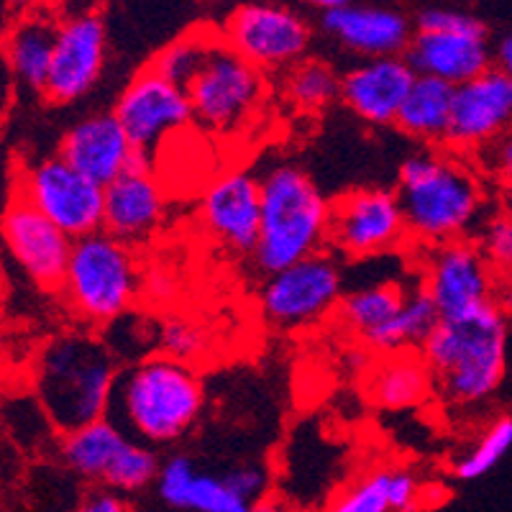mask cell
<instances>
[{"mask_svg":"<svg viewBox=\"0 0 512 512\" xmlns=\"http://www.w3.org/2000/svg\"><path fill=\"white\" fill-rule=\"evenodd\" d=\"M433 377L423 356L413 351L390 354L369 377V397L384 410H408L420 405L431 392Z\"/></svg>","mask_w":512,"mask_h":512,"instance_id":"f1b7e54d","label":"cell"},{"mask_svg":"<svg viewBox=\"0 0 512 512\" xmlns=\"http://www.w3.org/2000/svg\"><path fill=\"white\" fill-rule=\"evenodd\" d=\"M210 36L213 34H192L185 36V39H177L175 44H169L167 49H162L152 59L149 67L154 72H159L162 77H167L169 82H175L180 88H187L192 77H195V72H198L200 62H203Z\"/></svg>","mask_w":512,"mask_h":512,"instance_id":"d6a6232c","label":"cell"},{"mask_svg":"<svg viewBox=\"0 0 512 512\" xmlns=\"http://www.w3.org/2000/svg\"><path fill=\"white\" fill-rule=\"evenodd\" d=\"M249 512H305L303 507L292 505V502L280 500V497H264L256 505H251Z\"/></svg>","mask_w":512,"mask_h":512,"instance_id":"ab89813d","label":"cell"},{"mask_svg":"<svg viewBox=\"0 0 512 512\" xmlns=\"http://www.w3.org/2000/svg\"><path fill=\"white\" fill-rule=\"evenodd\" d=\"M512 448V418H497L479 433L477 441L466 448L464 454L454 459L456 479L472 482V479L484 477L510 454Z\"/></svg>","mask_w":512,"mask_h":512,"instance_id":"1f68e13d","label":"cell"},{"mask_svg":"<svg viewBox=\"0 0 512 512\" xmlns=\"http://www.w3.org/2000/svg\"><path fill=\"white\" fill-rule=\"evenodd\" d=\"M205 392L190 364L157 354L118 374L108 418L139 443L169 446L198 425Z\"/></svg>","mask_w":512,"mask_h":512,"instance_id":"277c9868","label":"cell"},{"mask_svg":"<svg viewBox=\"0 0 512 512\" xmlns=\"http://www.w3.org/2000/svg\"><path fill=\"white\" fill-rule=\"evenodd\" d=\"M113 116L144 157L192 121V108L185 88L146 67L118 95Z\"/></svg>","mask_w":512,"mask_h":512,"instance_id":"2e32d148","label":"cell"},{"mask_svg":"<svg viewBox=\"0 0 512 512\" xmlns=\"http://www.w3.org/2000/svg\"><path fill=\"white\" fill-rule=\"evenodd\" d=\"M54 41H57L54 18L36 13L16 24L6 41V59L16 82L36 93H44L49 70H52Z\"/></svg>","mask_w":512,"mask_h":512,"instance_id":"484cf974","label":"cell"},{"mask_svg":"<svg viewBox=\"0 0 512 512\" xmlns=\"http://www.w3.org/2000/svg\"><path fill=\"white\" fill-rule=\"evenodd\" d=\"M477 246L497 277L512 274V218L505 213L489 218L482 226Z\"/></svg>","mask_w":512,"mask_h":512,"instance_id":"e575fe53","label":"cell"},{"mask_svg":"<svg viewBox=\"0 0 512 512\" xmlns=\"http://www.w3.org/2000/svg\"><path fill=\"white\" fill-rule=\"evenodd\" d=\"M495 305L505 318H512V274L497 277V290H495Z\"/></svg>","mask_w":512,"mask_h":512,"instance_id":"f35d334b","label":"cell"},{"mask_svg":"<svg viewBox=\"0 0 512 512\" xmlns=\"http://www.w3.org/2000/svg\"><path fill=\"white\" fill-rule=\"evenodd\" d=\"M59 456L72 474L123 497L157 482L162 466L152 448L128 436L111 418L62 433Z\"/></svg>","mask_w":512,"mask_h":512,"instance_id":"ba28073f","label":"cell"},{"mask_svg":"<svg viewBox=\"0 0 512 512\" xmlns=\"http://www.w3.org/2000/svg\"><path fill=\"white\" fill-rule=\"evenodd\" d=\"M405 218L392 190H354L331 205L328 241L351 259H369L397 249L405 241Z\"/></svg>","mask_w":512,"mask_h":512,"instance_id":"5bb4252c","label":"cell"},{"mask_svg":"<svg viewBox=\"0 0 512 512\" xmlns=\"http://www.w3.org/2000/svg\"><path fill=\"white\" fill-rule=\"evenodd\" d=\"M479 159L487 167V172L497 177H510L512 175V128L505 131L502 136H497L495 141H489L484 149H479Z\"/></svg>","mask_w":512,"mask_h":512,"instance_id":"8d00e7d4","label":"cell"},{"mask_svg":"<svg viewBox=\"0 0 512 512\" xmlns=\"http://www.w3.org/2000/svg\"><path fill=\"white\" fill-rule=\"evenodd\" d=\"M320 26L338 47L359 59L400 57L408 52L415 26L402 11L367 3H349L344 8L323 13Z\"/></svg>","mask_w":512,"mask_h":512,"instance_id":"7402d4cb","label":"cell"},{"mask_svg":"<svg viewBox=\"0 0 512 512\" xmlns=\"http://www.w3.org/2000/svg\"><path fill=\"white\" fill-rule=\"evenodd\" d=\"M139 290L141 272L131 246L105 231L72 244L59 292L77 318L90 326H111L131 310Z\"/></svg>","mask_w":512,"mask_h":512,"instance_id":"8992f818","label":"cell"},{"mask_svg":"<svg viewBox=\"0 0 512 512\" xmlns=\"http://www.w3.org/2000/svg\"><path fill=\"white\" fill-rule=\"evenodd\" d=\"M423 505V482L418 474L405 466H390L354 484L328 512H418Z\"/></svg>","mask_w":512,"mask_h":512,"instance_id":"d4e9b609","label":"cell"},{"mask_svg":"<svg viewBox=\"0 0 512 512\" xmlns=\"http://www.w3.org/2000/svg\"><path fill=\"white\" fill-rule=\"evenodd\" d=\"M108 52V34L95 8L72 11L57 21L52 70L47 77V95L52 103H75L98 85Z\"/></svg>","mask_w":512,"mask_h":512,"instance_id":"9a60e30c","label":"cell"},{"mask_svg":"<svg viewBox=\"0 0 512 512\" xmlns=\"http://www.w3.org/2000/svg\"><path fill=\"white\" fill-rule=\"evenodd\" d=\"M18 198L62 228L72 241L103 231V187L62 157H44L18 175Z\"/></svg>","mask_w":512,"mask_h":512,"instance_id":"7c38bea8","label":"cell"},{"mask_svg":"<svg viewBox=\"0 0 512 512\" xmlns=\"http://www.w3.org/2000/svg\"><path fill=\"white\" fill-rule=\"evenodd\" d=\"M495 62H497V70L505 72V75L512 80V31L500 41V44H497Z\"/></svg>","mask_w":512,"mask_h":512,"instance_id":"60d3db41","label":"cell"},{"mask_svg":"<svg viewBox=\"0 0 512 512\" xmlns=\"http://www.w3.org/2000/svg\"><path fill=\"white\" fill-rule=\"evenodd\" d=\"M285 95L297 111L320 113L326 111L333 100L341 98V77L331 64L308 59L287 72Z\"/></svg>","mask_w":512,"mask_h":512,"instance_id":"4dcf8cb0","label":"cell"},{"mask_svg":"<svg viewBox=\"0 0 512 512\" xmlns=\"http://www.w3.org/2000/svg\"><path fill=\"white\" fill-rule=\"evenodd\" d=\"M500 205H502V213L507 218H512V175L505 177L500 185Z\"/></svg>","mask_w":512,"mask_h":512,"instance_id":"7bdbcfd3","label":"cell"},{"mask_svg":"<svg viewBox=\"0 0 512 512\" xmlns=\"http://www.w3.org/2000/svg\"><path fill=\"white\" fill-rule=\"evenodd\" d=\"M420 287L441 318H461L495 303L497 274L477 244L459 239L428 249Z\"/></svg>","mask_w":512,"mask_h":512,"instance_id":"4fadbf2b","label":"cell"},{"mask_svg":"<svg viewBox=\"0 0 512 512\" xmlns=\"http://www.w3.org/2000/svg\"><path fill=\"white\" fill-rule=\"evenodd\" d=\"M192 118L216 134H236L259 113L264 72L233 52L221 34L210 36L198 72L187 85Z\"/></svg>","mask_w":512,"mask_h":512,"instance_id":"52a82bcc","label":"cell"},{"mask_svg":"<svg viewBox=\"0 0 512 512\" xmlns=\"http://www.w3.org/2000/svg\"><path fill=\"white\" fill-rule=\"evenodd\" d=\"M47 3H52V0H6V6L11 8L13 13H18V16H36V11L39 8H44Z\"/></svg>","mask_w":512,"mask_h":512,"instance_id":"b9f144b4","label":"cell"},{"mask_svg":"<svg viewBox=\"0 0 512 512\" xmlns=\"http://www.w3.org/2000/svg\"><path fill=\"white\" fill-rule=\"evenodd\" d=\"M72 512H131V507H128L126 497L118 495V492H113V489H93L85 500L80 502V505L75 507Z\"/></svg>","mask_w":512,"mask_h":512,"instance_id":"74e56055","label":"cell"},{"mask_svg":"<svg viewBox=\"0 0 512 512\" xmlns=\"http://www.w3.org/2000/svg\"><path fill=\"white\" fill-rule=\"evenodd\" d=\"M405 59L415 75L436 77L451 88L492 70L487 29L477 18L454 8H425L418 13Z\"/></svg>","mask_w":512,"mask_h":512,"instance_id":"9c48e42d","label":"cell"},{"mask_svg":"<svg viewBox=\"0 0 512 512\" xmlns=\"http://www.w3.org/2000/svg\"><path fill=\"white\" fill-rule=\"evenodd\" d=\"M223 477H226L228 487H231L241 500L249 502V505H256L259 500H264V492H267L269 482L264 466L246 461V464H236L233 469L223 472Z\"/></svg>","mask_w":512,"mask_h":512,"instance_id":"d590c367","label":"cell"},{"mask_svg":"<svg viewBox=\"0 0 512 512\" xmlns=\"http://www.w3.org/2000/svg\"><path fill=\"white\" fill-rule=\"evenodd\" d=\"M310 8H315V11H336V8H344L349 6V3H354V0H305Z\"/></svg>","mask_w":512,"mask_h":512,"instance_id":"ee69618b","label":"cell"},{"mask_svg":"<svg viewBox=\"0 0 512 512\" xmlns=\"http://www.w3.org/2000/svg\"><path fill=\"white\" fill-rule=\"evenodd\" d=\"M59 8H64L67 13L72 11H85V8H93L95 0H52Z\"/></svg>","mask_w":512,"mask_h":512,"instance_id":"f6af8a7d","label":"cell"},{"mask_svg":"<svg viewBox=\"0 0 512 512\" xmlns=\"http://www.w3.org/2000/svg\"><path fill=\"white\" fill-rule=\"evenodd\" d=\"M157 492L169 507L185 512H249V502L228 487L223 474L205 472L185 454L169 456L157 474Z\"/></svg>","mask_w":512,"mask_h":512,"instance_id":"cb8c5ba5","label":"cell"},{"mask_svg":"<svg viewBox=\"0 0 512 512\" xmlns=\"http://www.w3.org/2000/svg\"><path fill=\"white\" fill-rule=\"evenodd\" d=\"M395 195L405 231L425 249L464 239L484 208L477 172L464 159L443 152H418L405 159Z\"/></svg>","mask_w":512,"mask_h":512,"instance_id":"6da1fadb","label":"cell"},{"mask_svg":"<svg viewBox=\"0 0 512 512\" xmlns=\"http://www.w3.org/2000/svg\"><path fill=\"white\" fill-rule=\"evenodd\" d=\"M433 387L451 408H474L495 395L507 369V320L495 303L461 318H441L423 344Z\"/></svg>","mask_w":512,"mask_h":512,"instance_id":"3957f363","label":"cell"},{"mask_svg":"<svg viewBox=\"0 0 512 512\" xmlns=\"http://www.w3.org/2000/svg\"><path fill=\"white\" fill-rule=\"evenodd\" d=\"M167 216V195L157 177L136 164L126 175L103 187V231L134 246L149 241Z\"/></svg>","mask_w":512,"mask_h":512,"instance_id":"603a6c76","label":"cell"},{"mask_svg":"<svg viewBox=\"0 0 512 512\" xmlns=\"http://www.w3.org/2000/svg\"><path fill=\"white\" fill-rule=\"evenodd\" d=\"M262 221L254 246V264L274 274L290 264L320 254L328 244L331 203L295 164H274L259 177Z\"/></svg>","mask_w":512,"mask_h":512,"instance_id":"5b68a950","label":"cell"},{"mask_svg":"<svg viewBox=\"0 0 512 512\" xmlns=\"http://www.w3.org/2000/svg\"><path fill=\"white\" fill-rule=\"evenodd\" d=\"M405 297H408V290L397 282H372V285L356 287L341 297L336 308L338 320L346 331L372 346L379 333L400 313Z\"/></svg>","mask_w":512,"mask_h":512,"instance_id":"83f0119b","label":"cell"},{"mask_svg":"<svg viewBox=\"0 0 512 512\" xmlns=\"http://www.w3.org/2000/svg\"><path fill=\"white\" fill-rule=\"evenodd\" d=\"M205 233L231 254H254L262 221V185L246 169H231L210 182L200 200Z\"/></svg>","mask_w":512,"mask_h":512,"instance_id":"e0dca14e","label":"cell"},{"mask_svg":"<svg viewBox=\"0 0 512 512\" xmlns=\"http://www.w3.org/2000/svg\"><path fill=\"white\" fill-rule=\"evenodd\" d=\"M512 128V80L497 67L454 88L446 144L461 152H479Z\"/></svg>","mask_w":512,"mask_h":512,"instance_id":"ac0fdd59","label":"cell"},{"mask_svg":"<svg viewBox=\"0 0 512 512\" xmlns=\"http://www.w3.org/2000/svg\"><path fill=\"white\" fill-rule=\"evenodd\" d=\"M441 323V313L436 310L433 300L420 290L408 292L400 313L395 315L390 326L384 328L369 349L382 351V354H405V351L423 349V344L431 338Z\"/></svg>","mask_w":512,"mask_h":512,"instance_id":"f546056e","label":"cell"},{"mask_svg":"<svg viewBox=\"0 0 512 512\" xmlns=\"http://www.w3.org/2000/svg\"><path fill=\"white\" fill-rule=\"evenodd\" d=\"M59 157L100 187H108L113 180L126 175L128 169L144 162L113 111L93 113L77 121L64 134Z\"/></svg>","mask_w":512,"mask_h":512,"instance_id":"ffe728a7","label":"cell"},{"mask_svg":"<svg viewBox=\"0 0 512 512\" xmlns=\"http://www.w3.org/2000/svg\"><path fill=\"white\" fill-rule=\"evenodd\" d=\"M118 374L105 341L93 333H62L36 356V402L59 433L77 431L108 418Z\"/></svg>","mask_w":512,"mask_h":512,"instance_id":"7a4b0ae2","label":"cell"},{"mask_svg":"<svg viewBox=\"0 0 512 512\" xmlns=\"http://www.w3.org/2000/svg\"><path fill=\"white\" fill-rule=\"evenodd\" d=\"M415 70L400 57L359 59L341 75V100L349 111L372 126H390L397 121L402 103L415 82Z\"/></svg>","mask_w":512,"mask_h":512,"instance_id":"44dd1931","label":"cell"},{"mask_svg":"<svg viewBox=\"0 0 512 512\" xmlns=\"http://www.w3.org/2000/svg\"><path fill=\"white\" fill-rule=\"evenodd\" d=\"M221 39L256 70H292L308 54L313 29L303 16L282 3L251 0L223 24Z\"/></svg>","mask_w":512,"mask_h":512,"instance_id":"30bf717a","label":"cell"},{"mask_svg":"<svg viewBox=\"0 0 512 512\" xmlns=\"http://www.w3.org/2000/svg\"><path fill=\"white\" fill-rule=\"evenodd\" d=\"M0 233L26 277L44 290H59L75 244L62 228L16 195L0 218Z\"/></svg>","mask_w":512,"mask_h":512,"instance_id":"d6986e66","label":"cell"},{"mask_svg":"<svg viewBox=\"0 0 512 512\" xmlns=\"http://www.w3.org/2000/svg\"><path fill=\"white\" fill-rule=\"evenodd\" d=\"M454 88L436 77L418 75L408 98L397 113L395 126L423 144H446Z\"/></svg>","mask_w":512,"mask_h":512,"instance_id":"4316f807","label":"cell"},{"mask_svg":"<svg viewBox=\"0 0 512 512\" xmlns=\"http://www.w3.org/2000/svg\"><path fill=\"white\" fill-rule=\"evenodd\" d=\"M344 297V274L328 254H313L280 272L267 274L259 290V310L277 328L315 326Z\"/></svg>","mask_w":512,"mask_h":512,"instance_id":"8fae6325","label":"cell"},{"mask_svg":"<svg viewBox=\"0 0 512 512\" xmlns=\"http://www.w3.org/2000/svg\"><path fill=\"white\" fill-rule=\"evenodd\" d=\"M157 344L164 356L190 364L203 359L210 349V336L200 323L190 318H167L157 328Z\"/></svg>","mask_w":512,"mask_h":512,"instance_id":"836d02e7","label":"cell"}]
</instances>
